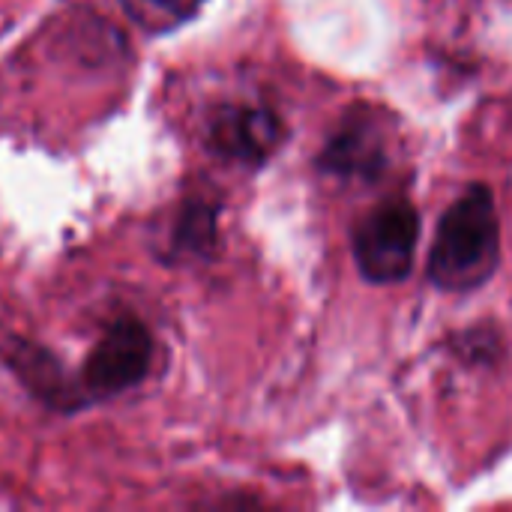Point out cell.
I'll list each match as a JSON object with an SVG mask.
<instances>
[{
	"label": "cell",
	"instance_id": "6da1fadb",
	"mask_svg": "<svg viewBox=\"0 0 512 512\" xmlns=\"http://www.w3.org/2000/svg\"><path fill=\"white\" fill-rule=\"evenodd\" d=\"M501 261V222L489 186H468L441 216L429 252V279L450 294L486 285Z\"/></svg>",
	"mask_w": 512,
	"mask_h": 512
},
{
	"label": "cell",
	"instance_id": "7a4b0ae2",
	"mask_svg": "<svg viewBox=\"0 0 512 512\" xmlns=\"http://www.w3.org/2000/svg\"><path fill=\"white\" fill-rule=\"evenodd\" d=\"M420 240V213L408 201L375 207L354 231V258L360 273L375 285L408 279Z\"/></svg>",
	"mask_w": 512,
	"mask_h": 512
},
{
	"label": "cell",
	"instance_id": "3957f363",
	"mask_svg": "<svg viewBox=\"0 0 512 512\" xmlns=\"http://www.w3.org/2000/svg\"><path fill=\"white\" fill-rule=\"evenodd\" d=\"M150 357H153L150 333L138 321L123 318L108 327V333L90 354L84 378L96 393H120L144 378Z\"/></svg>",
	"mask_w": 512,
	"mask_h": 512
},
{
	"label": "cell",
	"instance_id": "277c9868",
	"mask_svg": "<svg viewBox=\"0 0 512 512\" xmlns=\"http://www.w3.org/2000/svg\"><path fill=\"white\" fill-rule=\"evenodd\" d=\"M285 138L282 120L270 108L258 105H228L210 123V144L237 162L258 165L276 153Z\"/></svg>",
	"mask_w": 512,
	"mask_h": 512
},
{
	"label": "cell",
	"instance_id": "5b68a950",
	"mask_svg": "<svg viewBox=\"0 0 512 512\" xmlns=\"http://www.w3.org/2000/svg\"><path fill=\"white\" fill-rule=\"evenodd\" d=\"M321 168L327 174L339 177H363L372 180L384 165H387V150H384V135L372 123L369 114L357 111L351 114L342 129L330 138V144L321 153Z\"/></svg>",
	"mask_w": 512,
	"mask_h": 512
},
{
	"label": "cell",
	"instance_id": "8992f818",
	"mask_svg": "<svg viewBox=\"0 0 512 512\" xmlns=\"http://www.w3.org/2000/svg\"><path fill=\"white\" fill-rule=\"evenodd\" d=\"M204 0H120L123 12L144 33H171L186 24Z\"/></svg>",
	"mask_w": 512,
	"mask_h": 512
}]
</instances>
